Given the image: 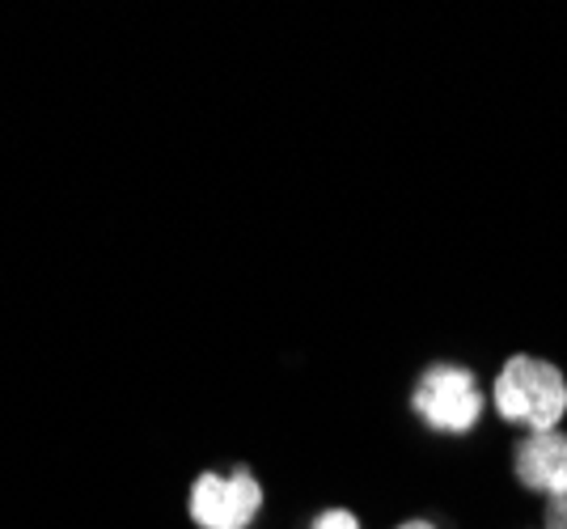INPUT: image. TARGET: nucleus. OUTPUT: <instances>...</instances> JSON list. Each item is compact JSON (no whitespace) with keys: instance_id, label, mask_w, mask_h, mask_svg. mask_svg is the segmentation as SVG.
Listing matches in <instances>:
<instances>
[{"instance_id":"f257e3e1","label":"nucleus","mask_w":567,"mask_h":529,"mask_svg":"<svg viewBox=\"0 0 567 529\" xmlns=\"http://www.w3.org/2000/svg\"><path fill=\"white\" fill-rule=\"evenodd\" d=\"M492 411L508 428L550 433L567 415V377L543 356H508L492 382Z\"/></svg>"},{"instance_id":"f03ea898","label":"nucleus","mask_w":567,"mask_h":529,"mask_svg":"<svg viewBox=\"0 0 567 529\" xmlns=\"http://www.w3.org/2000/svg\"><path fill=\"white\" fill-rule=\"evenodd\" d=\"M411 415L436 436H471L492 411V390L474 377L466 364L436 361L415 377L406 394Z\"/></svg>"},{"instance_id":"7ed1b4c3","label":"nucleus","mask_w":567,"mask_h":529,"mask_svg":"<svg viewBox=\"0 0 567 529\" xmlns=\"http://www.w3.org/2000/svg\"><path fill=\"white\" fill-rule=\"evenodd\" d=\"M262 505L267 487L246 461L229 466L225 475L199 470L187 487V521L195 529H255Z\"/></svg>"},{"instance_id":"20e7f679","label":"nucleus","mask_w":567,"mask_h":529,"mask_svg":"<svg viewBox=\"0 0 567 529\" xmlns=\"http://www.w3.org/2000/svg\"><path fill=\"white\" fill-rule=\"evenodd\" d=\"M513 475L529 496H564L567 491V433H520L513 445Z\"/></svg>"},{"instance_id":"39448f33","label":"nucleus","mask_w":567,"mask_h":529,"mask_svg":"<svg viewBox=\"0 0 567 529\" xmlns=\"http://www.w3.org/2000/svg\"><path fill=\"white\" fill-rule=\"evenodd\" d=\"M306 529H364V526H360V517H355L352 508L331 505V508H322V512H313Z\"/></svg>"},{"instance_id":"423d86ee","label":"nucleus","mask_w":567,"mask_h":529,"mask_svg":"<svg viewBox=\"0 0 567 529\" xmlns=\"http://www.w3.org/2000/svg\"><path fill=\"white\" fill-rule=\"evenodd\" d=\"M543 529H567V491L543 505Z\"/></svg>"},{"instance_id":"0eeeda50","label":"nucleus","mask_w":567,"mask_h":529,"mask_svg":"<svg viewBox=\"0 0 567 529\" xmlns=\"http://www.w3.org/2000/svg\"><path fill=\"white\" fill-rule=\"evenodd\" d=\"M394 529H436L432 521H424V517H415V521H399Z\"/></svg>"}]
</instances>
